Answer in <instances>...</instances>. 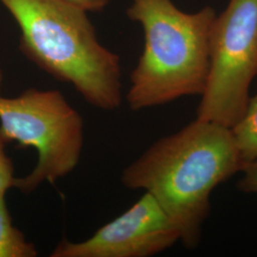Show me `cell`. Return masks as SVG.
<instances>
[{
    "label": "cell",
    "instance_id": "8fae6325",
    "mask_svg": "<svg viewBox=\"0 0 257 257\" xmlns=\"http://www.w3.org/2000/svg\"><path fill=\"white\" fill-rule=\"evenodd\" d=\"M63 1H66L87 13L101 12L108 6L110 2V0H63Z\"/></svg>",
    "mask_w": 257,
    "mask_h": 257
},
{
    "label": "cell",
    "instance_id": "277c9868",
    "mask_svg": "<svg viewBox=\"0 0 257 257\" xmlns=\"http://www.w3.org/2000/svg\"><path fill=\"white\" fill-rule=\"evenodd\" d=\"M0 138L37 151V165L15 187L31 193L54 185L77 167L84 145L81 114L58 90L29 89L17 97L0 96Z\"/></svg>",
    "mask_w": 257,
    "mask_h": 257
},
{
    "label": "cell",
    "instance_id": "7a4b0ae2",
    "mask_svg": "<svg viewBox=\"0 0 257 257\" xmlns=\"http://www.w3.org/2000/svg\"><path fill=\"white\" fill-rule=\"evenodd\" d=\"M21 32L20 49L102 110L123 101L119 55L102 45L88 13L63 0H0Z\"/></svg>",
    "mask_w": 257,
    "mask_h": 257
},
{
    "label": "cell",
    "instance_id": "52a82bcc",
    "mask_svg": "<svg viewBox=\"0 0 257 257\" xmlns=\"http://www.w3.org/2000/svg\"><path fill=\"white\" fill-rule=\"evenodd\" d=\"M242 163L257 160V93L249 97L247 107L230 128Z\"/></svg>",
    "mask_w": 257,
    "mask_h": 257
},
{
    "label": "cell",
    "instance_id": "9c48e42d",
    "mask_svg": "<svg viewBox=\"0 0 257 257\" xmlns=\"http://www.w3.org/2000/svg\"><path fill=\"white\" fill-rule=\"evenodd\" d=\"M6 142L0 138V195H5L7 191L15 187L16 179L14 165L5 152Z\"/></svg>",
    "mask_w": 257,
    "mask_h": 257
},
{
    "label": "cell",
    "instance_id": "6da1fadb",
    "mask_svg": "<svg viewBox=\"0 0 257 257\" xmlns=\"http://www.w3.org/2000/svg\"><path fill=\"white\" fill-rule=\"evenodd\" d=\"M242 164L230 128L196 117L148 148L123 170L121 182L151 193L175 223L184 246L193 248L200 242L211 193Z\"/></svg>",
    "mask_w": 257,
    "mask_h": 257
},
{
    "label": "cell",
    "instance_id": "5b68a950",
    "mask_svg": "<svg viewBox=\"0 0 257 257\" xmlns=\"http://www.w3.org/2000/svg\"><path fill=\"white\" fill-rule=\"evenodd\" d=\"M257 75V0H230L211 37L210 67L197 118L231 128Z\"/></svg>",
    "mask_w": 257,
    "mask_h": 257
},
{
    "label": "cell",
    "instance_id": "3957f363",
    "mask_svg": "<svg viewBox=\"0 0 257 257\" xmlns=\"http://www.w3.org/2000/svg\"><path fill=\"white\" fill-rule=\"evenodd\" d=\"M127 16L144 32L143 52L126 94L128 108L138 111L201 95L209 74L215 10L207 6L191 14L172 0H131Z\"/></svg>",
    "mask_w": 257,
    "mask_h": 257
},
{
    "label": "cell",
    "instance_id": "7c38bea8",
    "mask_svg": "<svg viewBox=\"0 0 257 257\" xmlns=\"http://www.w3.org/2000/svg\"><path fill=\"white\" fill-rule=\"evenodd\" d=\"M2 81H3V73H2V70L0 68V88H1V85H2Z\"/></svg>",
    "mask_w": 257,
    "mask_h": 257
},
{
    "label": "cell",
    "instance_id": "8992f818",
    "mask_svg": "<svg viewBox=\"0 0 257 257\" xmlns=\"http://www.w3.org/2000/svg\"><path fill=\"white\" fill-rule=\"evenodd\" d=\"M180 241L175 223L151 193L80 242L62 239L51 257H149Z\"/></svg>",
    "mask_w": 257,
    "mask_h": 257
},
{
    "label": "cell",
    "instance_id": "30bf717a",
    "mask_svg": "<svg viewBox=\"0 0 257 257\" xmlns=\"http://www.w3.org/2000/svg\"><path fill=\"white\" fill-rule=\"evenodd\" d=\"M240 172L242 177L237 183L239 189L244 193H257V160L243 163Z\"/></svg>",
    "mask_w": 257,
    "mask_h": 257
},
{
    "label": "cell",
    "instance_id": "ba28073f",
    "mask_svg": "<svg viewBox=\"0 0 257 257\" xmlns=\"http://www.w3.org/2000/svg\"><path fill=\"white\" fill-rule=\"evenodd\" d=\"M35 244L13 225L5 195H0V257H37Z\"/></svg>",
    "mask_w": 257,
    "mask_h": 257
}]
</instances>
